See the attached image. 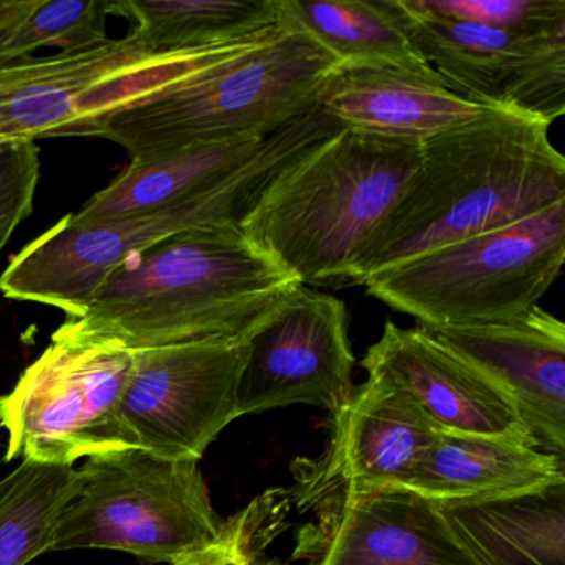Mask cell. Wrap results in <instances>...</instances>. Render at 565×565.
<instances>
[{
  "label": "cell",
  "mask_w": 565,
  "mask_h": 565,
  "mask_svg": "<svg viewBox=\"0 0 565 565\" xmlns=\"http://www.w3.org/2000/svg\"><path fill=\"white\" fill-rule=\"evenodd\" d=\"M564 459L511 439L438 429L395 491L439 505L471 504L542 491L565 481Z\"/></svg>",
  "instance_id": "17"
},
{
  "label": "cell",
  "mask_w": 565,
  "mask_h": 565,
  "mask_svg": "<svg viewBox=\"0 0 565 565\" xmlns=\"http://www.w3.org/2000/svg\"><path fill=\"white\" fill-rule=\"evenodd\" d=\"M419 54L452 94L551 125L565 111V24L488 28L388 0Z\"/></svg>",
  "instance_id": "9"
},
{
  "label": "cell",
  "mask_w": 565,
  "mask_h": 565,
  "mask_svg": "<svg viewBox=\"0 0 565 565\" xmlns=\"http://www.w3.org/2000/svg\"><path fill=\"white\" fill-rule=\"evenodd\" d=\"M294 558L307 565H488L441 505L405 491L320 509L299 532Z\"/></svg>",
  "instance_id": "13"
},
{
  "label": "cell",
  "mask_w": 565,
  "mask_h": 565,
  "mask_svg": "<svg viewBox=\"0 0 565 565\" xmlns=\"http://www.w3.org/2000/svg\"><path fill=\"white\" fill-rule=\"evenodd\" d=\"M130 35L154 52L211 47L259 34L282 21L280 0H117Z\"/></svg>",
  "instance_id": "22"
},
{
  "label": "cell",
  "mask_w": 565,
  "mask_h": 565,
  "mask_svg": "<svg viewBox=\"0 0 565 565\" xmlns=\"http://www.w3.org/2000/svg\"><path fill=\"white\" fill-rule=\"evenodd\" d=\"M108 0H6L0 62L32 57L42 47L64 51L108 41Z\"/></svg>",
  "instance_id": "24"
},
{
  "label": "cell",
  "mask_w": 565,
  "mask_h": 565,
  "mask_svg": "<svg viewBox=\"0 0 565 565\" xmlns=\"http://www.w3.org/2000/svg\"><path fill=\"white\" fill-rule=\"evenodd\" d=\"M429 332L508 393L535 448L565 458L562 320L537 306L514 322Z\"/></svg>",
  "instance_id": "16"
},
{
  "label": "cell",
  "mask_w": 565,
  "mask_h": 565,
  "mask_svg": "<svg viewBox=\"0 0 565 565\" xmlns=\"http://www.w3.org/2000/svg\"><path fill=\"white\" fill-rule=\"evenodd\" d=\"M296 284L239 227H190L115 267L64 326L130 352L236 339Z\"/></svg>",
  "instance_id": "2"
},
{
  "label": "cell",
  "mask_w": 565,
  "mask_h": 565,
  "mask_svg": "<svg viewBox=\"0 0 565 565\" xmlns=\"http://www.w3.org/2000/svg\"><path fill=\"white\" fill-rule=\"evenodd\" d=\"M282 8L343 65L396 68L441 82L388 0H282Z\"/></svg>",
  "instance_id": "21"
},
{
  "label": "cell",
  "mask_w": 565,
  "mask_h": 565,
  "mask_svg": "<svg viewBox=\"0 0 565 565\" xmlns=\"http://www.w3.org/2000/svg\"><path fill=\"white\" fill-rule=\"evenodd\" d=\"M362 366L369 379L412 396L443 431L511 439L535 448L508 393L425 327L403 329L386 320Z\"/></svg>",
  "instance_id": "14"
},
{
  "label": "cell",
  "mask_w": 565,
  "mask_h": 565,
  "mask_svg": "<svg viewBox=\"0 0 565 565\" xmlns=\"http://www.w3.org/2000/svg\"><path fill=\"white\" fill-rule=\"evenodd\" d=\"M259 565H284V564H280L279 561H266V558H264V561H260Z\"/></svg>",
  "instance_id": "28"
},
{
  "label": "cell",
  "mask_w": 565,
  "mask_h": 565,
  "mask_svg": "<svg viewBox=\"0 0 565 565\" xmlns=\"http://www.w3.org/2000/svg\"><path fill=\"white\" fill-rule=\"evenodd\" d=\"M78 469L82 486L58 519L52 551L107 548L174 565L223 535L200 461L124 448Z\"/></svg>",
  "instance_id": "7"
},
{
  "label": "cell",
  "mask_w": 565,
  "mask_h": 565,
  "mask_svg": "<svg viewBox=\"0 0 565 565\" xmlns=\"http://www.w3.org/2000/svg\"><path fill=\"white\" fill-rule=\"evenodd\" d=\"M339 130L316 107L267 137L224 183L196 200L105 224H78L68 214L12 257L0 290L8 299L44 303L75 319L108 274L134 254L190 227L239 226L287 164Z\"/></svg>",
  "instance_id": "5"
},
{
  "label": "cell",
  "mask_w": 565,
  "mask_h": 565,
  "mask_svg": "<svg viewBox=\"0 0 565 565\" xmlns=\"http://www.w3.org/2000/svg\"><path fill=\"white\" fill-rule=\"evenodd\" d=\"M438 429L412 396L382 380L366 379L332 413L322 455L299 461L290 501L299 511H320L335 502L395 491Z\"/></svg>",
  "instance_id": "12"
},
{
  "label": "cell",
  "mask_w": 565,
  "mask_h": 565,
  "mask_svg": "<svg viewBox=\"0 0 565 565\" xmlns=\"http://www.w3.org/2000/svg\"><path fill=\"white\" fill-rule=\"evenodd\" d=\"M81 486V469L35 461L0 479V565H28L52 551L58 519Z\"/></svg>",
  "instance_id": "23"
},
{
  "label": "cell",
  "mask_w": 565,
  "mask_h": 565,
  "mask_svg": "<svg viewBox=\"0 0 565 565\" xmlns=\"http://www.w3.org/2000/svg\"><path fill=\"white\" fill-rule=\"evenodd\" d=\"M441 509L488 565H565V481L514 498Z\"/></svg>",
  "instance_id": "20"
},
{
  "label": "cell",
  "mask_w": 565,
  "mask_h": 565,
  "mask_svg": "<svg viewBox=\"0 0 565 565\" xmlns=\"http://www.w3.org/2000/svg\"><path fill=\"white\" fill-rule=\"evenodd\" d=\"M264 140L236 138L188 148L147 163H130L78 213L71 214L72 220L78 224L114 223L196 200L224 183Z\"/></svg>",
  "instance_id": "19"
},
{
  "label": "cell",
  "mask_w": 565,
  "mask_h": 565,
  "mask_svg": "<svg viewBox=\"0 0 565 565\" xmlns=\"http://www.w3.org/2000/svg\"><path fill=\"white\" fill-rule=\"evenodd\" d=\"M342 65L282 8V21L244 51L167 90L81 121L64 137L114 141L131 164L217 141L264 140L319 107Z\"/></svg>",
  "instance_id": "4"
},
{
  "label": "cell",
  "mask_w": 565,
  "mask_h": 565,
  "mask_svg": "<svg viewBox=\"0 0 565 565\" xmlns=\"http://www.w3.org/2000/svg\"><path fill=\"white\" fill-rule=\"evenodd\" d=\"M419 167L422 143L342 128L287 164L237 227L302 286H356Z\"/></svg>",
  "instance_id": "3"
},
{
  "label": "cell",
  "mask_w": 565,
  "mask_h": 565,
  "mask_svg": "<svg viewBox=\"0 0 565 565\" xmlns=\"http://www.w3.org/2000/svg\"><path fill=\"white\" fill-rule=\"evenodd\" d=\"M134 352L85 339L62 323L45 352L0 396L6 461L74 466L78 459L121 449L118 406Z\"/></svg>",
  "instance_id": "8"
},
{
  "label": "cell",
  "mask_w": 565,
  "mask_h": 565,
  "mask_svg": "<svg viewBox=\"0 0 565 565\" xmlns=\"http://www.w3.org/2000/svg\"><path fill=\"white\" fill-rule=\"evenodd\" d=\"M41 180V151L35 141H0V249L34 210Z\"/></svg>",
  "instance_id": "26"
},
{
  "label": "cell",
  "mask_w": 565,
  "mask_h": 565,
  "mask_svg": "<svg viewBox=\"0 0 565 565\" xmlns=\"http://www.w3.org/2000/svg\"><path fill=\"white\" fill-rule=\"evenodd\" d=\"M6 0H0V22H2V14H4Z\"/></svg>",
  "instance_id": "29"
},
{
  "label": "cell",
  "mask_w": 565,
  "mask_h": 565,
  "mask_svg": "<svg viewBox=\"0 0 565 565\" xmlns=\"http://www.w3.org/2000/svg\"><path fill=\"white\" fill-rule=\"evenodd\" d=\"M551 125L501 107L422 143V167L356 266V286L456 241L511 226L565 201Z\"/></svg>",
  "instance_id": "1"
},
{
  "label": "cell",
  "mask_w": 565,
  "mask_h": 565,
  "mask_svg": "<svg viewBox=\"0 0 565 565\" xmlns=\"http://www.w3.org/2000/svg\"><path fill=\"white\" fill-rule=\"evenodd\" d=\"M247 345L239 418L290 405L335 413L355 388L349 313L330 294L296 284L254 323Z\"/></svg>",
  "instance_id": "11"
},
{
  "label": "cell",
  "mask_w": 565,
  "mask_h": 565,
  "mask_svg": "<svg viewBox=\"0 0 565 565\" xmlns=\"http://www.w3.org/2000/svg\"><path fill=\"white\" fill-rule=\"evenodd\" d=\"M565 259V201L527 220L419 254L370 277L366 292L429 330L514 322Z\"/></svg>",
  "instance_id": "6"
},
{
  "label": "cell",
  "mask_w": 565,
  "mask_h": 565,
  "mask_svg": "<svg viewBox=\"0 0 565 565\" xmlns=\"http://www.w3.org/2000/svg\"><path fill=\"white\" fill-rule=\"evenodd\" d=\"M433 14L488 28H548L565 24V0H415Z\"/></svg>",
  "instance_id": "25"
},
{
  "label": "cell",
  "mask_w": 565,
  "mask_h": 565,
  "mask_svg": "<svg viewBox=\"0 0 565 565\" xmlns=\"http://www.w3.org/2000/svg\"><path fill=\"white\" fill-rule=\"evenodd\" d=\"M249 518L250 502L243 511L236 512V514L231 515L227 521H224L223 535H221L220 541H217L213 547L201 552V554L193 555V557L186 558V561L178 562V564L174 565H223L226 558L233 554L237 542L243 537Z\"/></svg>",
  "instance_id": "27"
},
{
  "label": "cell",
  "mask_w": 565,
  "mask_h": 565,
  "mask_svg": "<svg viewBox=\"0 0 565 565\" xmlns=\"http://www.w3.org/2000/svg\"><path fill=\"white\" fill-rule=\"evenodd\" d=\"M247 352V335L134 352L118 406L120 448L201 461L239 418L237 386Z\"/></svg>",
  "instance_id": "10"
},
{
  "label": "cell",
  "mask_w": 565,
  "mask_h": 565,
  "mask_svg": "<svg viewBox=\"0 0 565 565\" xmlns=\"http://www.w3.org/2000/svg\"><path fill=\"white\" fill-rule=\"evenodd\" d=\"M180 52L150 51L128 34L49 57L0 62V141L62 137L111 82Z\"/></svg>",
  "instance_id": "15"
},
{
  "label": "cell",
  "mask_w": 565,
  "mask_h": 565,
  "mask_svg": "<svg viewBox=\"0 0 565 565\" xmlns=\"http://www.w3.org/2000/svg\"><path fill=\"white\" fill-rule=\"evenodd\" d=\"M319 105L343 128L415 143L481 111V105L452 94L441 82L372 65H342Z\"/></svg>",
  "instance_id": "18"
}]
</instances>
